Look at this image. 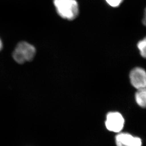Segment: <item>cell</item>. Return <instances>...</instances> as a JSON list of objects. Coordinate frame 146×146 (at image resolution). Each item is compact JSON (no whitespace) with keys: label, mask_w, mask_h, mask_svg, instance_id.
Segmentation results:
<instances>
[{"label":"cell","mask_w":146,"mask_h":146,"mask_svg":"<svg viewBox=\"0 0 146 146\" xmlns=\"http://www.w3.org/2000/svg\"><path fill=\"white\" fill-rule=\"evenodd\" d=\"M58 14L64 19L73 20L79 14L78 4L76 0H54Z\"/></svg>","instance_id":"1"},{"label":"cell","mask_w":146,"mask_h":146,"mask_svg":"<svg viewBox=\"0 0 146 146\" xmlns=\"http://www.w3.org/2000/svg\"><path fill=\"white\" fill-rule=\"evenodd\" d=\"M36 49L33 46L28 42H20L13 52V58L19 64H23L31 61L34 58Z\"/></svg>","instance_id":"2"},{"label":"cell","mask_w":146,"mask_h":146,"mask_svg":"<svg viewBox=\"0 0 146 146\" xmlns=\"http://www.w3.org/2000/svg\"><path fill=\"white\" fill-rule=\"evenodd\" d=\"M124 119L122 115L118 112H110L107 114L106 121V127L109 131L119 132L123 129Z\"/></svg>","instance_id":"3"},{"label":"cell","mask_w":146,"mask_h":146,"mask_svg":"<svg viewBox=\"0 0 146 146\" xmlns=\"http://www.w3.org/2000/svg\"><path fill=\"white\" fill-rule=\"evenodd\" d=\"M131 84L137 89L146 87V72L142 68H135L129 74Z\"/></svg>","instance_id":"4"},{"label":"cell","mask_w":146,"mask_h":146,"mask_svg":"<svg viewBox=\"0 0 146 146\" xmlns=\"http://www.w3.org/2000/svg\"><path fill=\"white\" fill-rule=\"evenodd\" d=\"M117 146H142L139 138L134 137L128 133H120L115 138Z\"/></svg>","instance_id":"5"},{"label":"cell","mask_w":146,"mask_h":146,"mask_svg":"<svg viewBox=\"0 0 146 146\" xmlns=\"http://www.w3.org/2000/svg\"><path fill=\"white\" fill-rule=\"evenodd\" d=\"M137 90L135 96L137 104L141 107L146 108V87Z\"/></svg>","instance_id":"6"},{"label":"cell","mask_w":146,"mask_h":146,"mask_svg":"<svg viewBox=\"0 0 146 146\" xmlns=\"http://www.w3.org/2000/svg\"><path fill=\"white\" fill-rule=\"evenodd\" d=\"M137 47L139 50L141 56L143 58H146V36L138 42Z\"/></svg>","instance_id":"7"},{"label":"cell","mask_w":146,"mask_h":146,"mask_svg":"<svg viewBox=\"0 0 146 146\" xmlns=\"http://www.w3.org/2000/svg\"><path fill=\"white\" fill-rule=\"evenodd\" d=\"M110 5L112 7H118L121 3L123 0H106Z\"/></svg>","instance_id":"8"},{"label":"cell","mask_w":146,"mask_h":146,"mask_svg":"<svg viewBox=\"0 0 146 146\" xmlns=\"http://www.w3.org/2000/svg\"><path fill=\"white\" fill-rule=\"evenodd\" d=\"M142 23H143V24L146 27V9H145L144 18L143 19V20H142Z\"/></svg>","instance_id":"9"},{"label":"cell","mask_w":146,"mask_h":146,"mask_svg":"<svg viewBox=\"0 0 146 146\" xmlns=\"http://www.w3.org/2000/svg\"><path fill=\"white\" fill-rule=\"evenodd\" d=\"M2 48H3V43H2L1 39L0 38V51L1 50Z\"/></svg>","instance_id":"10"}]
</instances>
